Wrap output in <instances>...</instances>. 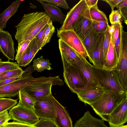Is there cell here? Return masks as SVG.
Returning a JSON list of instances; mask_svg holds the SVG:
<instances>
[{
  "instance_id": "obj_51",
  "label": "cell",
  "mask_w": 127,
  "mask_h": 127,
  "mask_svg": "<svg viewBox=\"0 0 127 127\" xmlns=\"http://www.w3.org/2000/svg\"><path fill=\"white\" fill-rule=\"evenodd\" d=\"M119 127H127V125H124Z\"/></svg>"
},
{
  "instance_id": "obj_19",
  "label": "cell",
  "mask_w": 127,
  "mask_h": 127,
  "mask_svg": "<svg viewBox=\"0 0 127 127\" xmlns=\"http://www.w3.org/2000/svg\"><path fill=\"white\" fill-rule=\"evenodd\" d=\"M74 127H109L106 125L102 119H99L93 116L88 111L83 115L77 120Z\"/></svg>"
},
{
  "instance_id": "obj_27",
  "label": "cell",
  "mask_w": 127,
  "mask_h": 127,
  "mask_svg": "<svg viewBox=\"0 0 127 127\" xmlns=\"http://www.w3.org/2000/svg\"><path fill=\"white\" fill-rule=\"evenodd\" d=\"M90 15L93 21L108 22V19L105 14L98 8L97 5L89 9Z\"/></svg>"
},
{
  "instance_id": "obj_38",
  "label": "cell",
  "mask_w": 127,
  "mask_h": 127,
  "mask_svg": "<svg viewBox=\"0 0 127 127\" xmlns=\"http://www.w3.org/2000/svg\"><path fill=\"white\" fill-rule=\"evenodd\" d=\"M108 28L104 32V38L103 43V55L105 61L111 36V35L108 32Z\"/></svg>"
},
{
  "instance_id": "obj_16",
  "label": "cell",
  "mask_w": 127,
  "mask_h": 127,
  "mask_svg": "<svg viewBox=\"0 0 127 127\" xmlns=\"http://www.w3.org/2000/svg\"><path fill=\"white\" fill-rule=\"evenodd\" d=\"M80 57V59L73 65L78 69L86 80L87 83L86 88L98 85L93 72L92 65L86 59Z\"/></svg>"
},
{
  "instance_id": "obj_28",
  "label": "cell",
  "mask_w": 127,
  "mask_h": 127,
  "mask_svg": "<svg viewBox=\"0 0 127 127\" xmlns=\"http://www.w3.org/2000/svg\"><path fill=\"white\" fill-rule=\"evenodd\" d=\"M55 32V27L50 19L47 25L40 48H42L50 41L52 36Z\"/></svg>"
},
{
  "instance_id": "obj_40",
  "label": "cell",
  "mask_w": 127,
  "mask_h": 127,
  "mask_svg": "<svg viewBox=\"0 0 127 127\" xmlns=\"http://www.w3.org/2000/svg\"><path fill=\"white\" fill-rule=\"evenodd\" d=\"M11 119V117L8 113L6 111L0 113V126L4 125L9 120Z\"/></svg>"
},
{
  "instance_id": "obj_7",
  "label": "cell",
  "mask_w": 127,
  "mask_h": 127,
  "mask_svg": "<svg viewBox=\"0 0 127 127\" xmlns=\"http://www.w3.org/2000/svg\"><path fill=\"white\" fill-rule=\"evenodd\" d=\"M57 36L79 56L86 59L88 57L82 41L73 30L60 31L57 29Z\"/></svg>"
},
{
  "instance_id": "obj_25",
  "label": "cell",
  "mask_w": 127,
  "mask_h": 127,
  "mask_svg": "<svg viewBox=\"0 0 127 127\" xmlns=\"http://www.w3.org/2000/svg\"><path fill=\"white\" fill-rule=\"evenodd\" d=\"M19 101L18 104L27 108L34 110L35 101L23 89L18 94Z\"/></svg>"
},
{
  "instance_id": "obj_15",
  "label": "cell",
  "mask_w": 127,
  "mask_h": 127,
  "mask_svg": "<svg viewBox=\"0 0 127 127\" xmlns=\"http://www.w3.org/2000/svg\"><path fill=\"white\" fill-rule=\"evenodd\" d=\"M53 85L48 83L34 84L28 86L23 89L36 102L51 94Z\"/></svg>"
},
{
  "instance_id": "obj_23",
  "label": "cell",
  "mask_w": 127,
  "mask_h": 127,
  "mask_svg": "<svg viewBox=\"0 0 127 127\" xmlns=\"http://www.w3.org/2000/svg\"><path fill=\"white\" fill-rule=\"evenodd\" d=\"M118 62V59L111 36L103 69L109 70L114 69L116 67Z\"/></svg>"
},
{
  "instance_id": "obj_18",
  "label": "cell",
  "mask_w": 127,
  "mask_h": 127,
  "mask_svg": "<svg viewBox=\"0 0 127 127\" xmlns=\"http://www.w3.org/2000/svg\"><path fill=\"white\" fill-rule=\"evenodd\" d=\"M92 20L90 17L89 9L74 27L73 30L82 41L92 28Z\"/></svg>"
},
{
  "instance_id": "obj_11",
  "label": "cell",
  "mask_w": 127,
  "mask_h": 127,
  "mask_svg": "<svg viewBox=\"0 0 127 127\" xmlns=\"http://www.w3.org/2000/svg\"><path fill=\"white\" fill-rule=\"evenodd\" d=\"M52 95L35 102L34 110L39 118L54 120V110Z\"/></svg>"
},
{
  "instance_id": "obj_10",
  "label": "cell",
  "mask_w": 127,
  "mask_h": 127,
  "mask_svg": "<svg viewBox=\"0 0 127 127\" xmlns=\"http://www.w3.org/2000/svg\"><path fill=\"white\" fill-rule=\"evenodd\" d=\"M103 120L108 122L109 127H119L127 122V95L110 114L104 117Z\"/></svg>"
},
{
  "instance_id": "obj_45",
  "label": "cell",
  "mask_w": 127,
  "mask_h": 127,
  "mask_svg": "<svg viewBox=\"0 0 127 127\" xmlns=\"http://www.w3.org/2000/svg\"><path fill=\"white\" fill-rule=\"evenodd\" d=\"M23 75V74H22ZM22 75H17L13 77L0 81V87L6 85L21 77Z\"/></svg>"
},
{
  "instance_id": "obj_50",
  "label": "cell",
  "mask_w": 127,
  "mask_h": 127,
  "mask_svg": "<svg viewBox=\"0 0 127 127\" xmlns=\"http://www.w3.org/2000/svg\"><path fill=\"white\" fill-rule=\"evenodd\" d=\"M108 31L111 35L113 34L115 30V27L114 24H111V26L109 25L108 27Z\"/></svg>"
},
{
  "instance_id": "obj_44",
  "label": "cell",
  "mask_w": 127,
  "mask_h": 127,
  "mask_svg": "<svg viewBox=\"0 0 127 127\" xmlns=\"http://www.w3.org/2000/svg\"><path fill=\"white\" fill-rule=\"evenodd\" d=\"M121 36V31L120 30L118 36L114 46L118 60L119 59L120 55Z\"/></svg>"
},
{
  "instance_id": "obj_48",
  "label": "cell",
  "mask_w": 127,
  "mask_h": 127,
  "mask_svg": "<svg viewBox=\"0 0 127 127\" xmlns=\"http://www.w3.org/2000/svg\"><path fill=\"white\" fill-rule=\"evenodd\" d=\"M89 9L91 7L97 5L98 0H85Z\"/></svg>"
},
{
  "instance_id": "obj_21",
  "label": "cell",
  "mask_w": 127,
  "mask_h": 127,
  "mask_svg": "<svg viewBox=\"0 0 127 127\" xmlns=\"http://www.w3.org/2000/svg\"><path fill=\"white\" fill-rule=\"evenodd\" d=\"M58 43L61 58L64 59L67 63L73 65L80 59V56H79L61 39H59Z\"/></svg>"
},
{
  "instance_id": "obj_24",
  "label": "cell",
  "mask_w": 127,
  "mask_h": 127,
  "mask_svg": "<svg viewBox=\"0 0 127 127\" xmlns=\"http://www.w3.org/2000/svg\"><path fill=\"white\" fill-rule=\"evenodd\" d=\"M98 33H95L92 28L82 41L87 53L92 50L98 37Z\"/></svg>"
},
{
  "instance_id": "obj_32",
  "label": "cell",
  "mask_w": 127,
  "mask_h": 127,
  "mask_svg": "<svg viewBox=\"0 0 127 127\" xmlns=\"http://www.w3.org/2000/svg\"><path fill=\"white\" fill-rule=\"evenodd\" d=\"M108 22L92 20V27L95 33L104 32L108 28Z\"/></svg>"
},
{
  "instance_id": "obj_41",
  "label": "cell",
  "mask_w": 127,
  "mask_h": 127,
  "mask_svg": "<svg viewBox=\"0 0 127 127\" xmlns=\"http://www.w3.org/2000/svg\"><path fill=\"white\" fill-rule=\"evenodd\" d=\"M47 24L39 32L36 38L38 44V49L39 50H41V46L42 43L43 37L46 28Z\"/></svg>"
},
{
  "instance_id": "obj_39",
  "label": "cell",
  "mask_w": 127,
  "mask_h": 127,
  "mask_svg": "<svg viewBox=\"0 0 127 127\" xmlns=\"http://www.w3.org/2000/svg\"><path fill=\"white\" fill-rule=\"evenodd\" d=\"M43 2H47L53 5L59 6L64 9H68L69 8V6L65 0H41Z\"/></svg>"
},
{
  "instance_id": "obj_3",
  "label": "cell",
  "mask_w": 127,
  "mask_h": 127,
  "mask_svg": "<svg viewBox=\"0 0 127 127\" xmlns=\"http://www.w3.org/2000/svg\"><path fill=\"white\" fill-rule=\"evenodd\" d=\"M127 95V93L121 94L113 91H107L89 105L103 120L104 117L110 114Z\"/></svg>"
},
{
  "instance_id": "obj_34",
  "label": "cell",
  "mask_w": 127,
  "mask_h": 127,
  "mask_svg": "<svg viewBox=\"0 0 127 127\" xmlns=\"http://www.w3.org/2000/svg\"><path fill=\"white\" fill-rule=\"evenodd\" d=\"M38 51V44L36 37L32 40L30 43L28 64L31 62Z\"/></svg>"
},
{
  "instance_id": "obj_4",
  "label": "cell",
  "mask_w": 127,
  "mask_h": 127,
  "mask_svg": "<svg viewBox=\"0 0 127 127\" xmlns=\"http://www.w3.org/2000/svg\"><path fill=\"white\" fill-rule=\"evenodd\" d=\"M93 65V72L98 84L120 94L127 93L121 84L114 69L107 70L97 68Z\"/></svg>"
},
{
  "instance_id": "obj_12",
  "label": "cell",
  "mask_w": 127,
  "mask_h": 127,
  "mask_svg": "<svg viewBox=\"0 0 127 127\" xmlns=\"http://www.w3.org/2000/svg\"><path fill=\"white\" fill-rule=\"evenodd\" d=\"M104 32L99 33L98 37L92 50L87 53L88 57L93 65L100 68H103L105 62L103 52Z\"/></svg>"
},
{
  "instance_id": "obj_1",
  "label": "cell",
  "mask_w": 127,
  "mask_h": 127,
  "mask_svg": "<svg viewBox=\"0 0 127 127\" xmlns=\"http://www.w3.org/2000/svg\"><path fill=\"white\" fill-rule=\"evenodd\" d=\"M50 19L45 12H36L24 14L15 27V37L18 43L32 40L49 22Z\"/></svg>"
},
{
  "instance_id": "obj_31",
  "label": "cell",
  "mask_w": 127,
  "mask_h": 127,
  "mask_svg": "<svg viewBox=\"0 0 127 127\" xmlns=\"http://www.w3.org/2000/svg\"><path fill=\"white\" fill-rule=\"evenodd\" d=\"M24 71L21 68L7 71L0 74V81L8 79L17 75H22Z\"/></svg>"
},
{
  "instance_id": "obj_17",
  "label": "cell",
  "mask_w": 127,
  "mask_h": 127,
  "mask_svg": "<svg viewBox=\"0 0 127 127\" xmlns=\"http://www.w3.org/2000/svg\"><path fill=\"white\" fill-rule=\"evenodd\" d=\"M0 50L8 60H14L15 53L14 42L8 31L0 30Z\"/></svg>"
},
{
  "instance_id": "obj_5",
  "label": "cell",
  "mask_w": 127,
  "mask_h": 127,
  "mask_svg": "<svg viewBox=\"0 0 127 127\" xmlns=\"http://www.w3.org/2000/svg\"><path fill=\"white\" fill-rule=\"evenodd\" d=\"M62 60L64 81L71 91L77 94L86 87L87 81L75 66L68 64L63 58Z\"/></svg>"
},
{
  "instance_id": "obj_54",
  "label": "cell",
  "mask_w": 127,
  "mask_h": 127,
  "mask_svg": "<svg viewBox=\"0 0 127 127\" xmlns=\"http://www.w3.org/2000/svg\"></svg>"
},
{
  "instance_id": "obj_43",
  "label": "cell",
  "mask_w": 127,
  "mask_h": 127,
  "mask_svg": "<svg viewBox=\"0 0 127 127\" xmlns=\"http://www.w3.org/2000/svg\"><path fill=\"white\" fill-rule=\"evenodd\" d=\"M4 127H35L33 126L28 125L13 121L11 122H7L4 125Z\"/></svg>"
},
{
  "instance_id": "obj_29",
  "label": "cell",
  "mask_w": 127,
  "mask_h": 127,
  "mask_svg": "<svg viewBox=\"0 0 127 127\" xmlns=\"http://www.w3.org/2000/svg\"><path fill=\"white\" fill-rule=\"evenodd\" d=\"M17 103V100L8 98H0V113L10 110Z\"/></svg>"
},
{
  "instance_id": "obj_42",
  "label": "cell",
  "mask_w": 127,
  "mask_h": 127,
  "mask_svg": "<svg viewBox=\"0 0 127 127\" xmlns=\"http://www.w3.org/2000/svg\"><path fill=\"white\" fill-rule=\"evenodd\" d=\"M121 24H122L120 23L114 24L115 27V30L114 33L111 35L112 42L114 46L118 36Z\"/></svg>"
},
{
  "instance_id": "obj_33",
  "label": "cell",
  "mask_w": 127,
  "mask_h": 127,
  "mask_svg": "<svg viewBox=\"0 0 127 127\" xmlns=\"http://www.w3.org/2000/svg\"><path fill=\"white\" fill-rule=\"evenodd\" d=\"M109 17L111 24L117 23L122 24V22L123 21L122 14L118 10L112 11Z\"/></svg>"
},
{
  "instance_id": "obj_36",
  "label": "cell",
  "mask_w": 127,
  "mask_h": 127,
  "mask_svg": "<svg viewBox=\"0 0 127 127\" xmlns=\"http://www.w3.org/2000/svg\"><path fill=\"white\" fill-rule=\"evenodd\" d=\"M31 41L27 40L18 43V46L15 60L17 61L31 43Z\"/></svg>"
},
{
  "instance_id": "obj_35",
  "label": "cell",
  "mask_w": 127,
  "mask_h": 127,
  "mask_svg": "<svg viewBox=\"0 0 127 127\" xmlns=\"http://www.w3.org/2000/svg\"><path fill=\"white\" fill-rule=\"evenodd\" d=\"M30 43L24 52L19 60L17 61L20 66L25 67L28 65Z\"/></svg>"
},
{
  "instance_id": "obj_22",
  "label": "cell",
  "mask_w": 127,
  "mask_h": 127,
  "mask_svg": "<svg viewBox=\"0 0 127 127\" xmlns=\"http://www.w3.org/2000/svg\"><path fill=\"white\" fill-rule=\"evenodd\" d=\"M24 0H17L12 2L11 4L4 10L0 14V29L3 30L6 27L7 21L18 11L19 7Z\"/></svg>"
},
{
  "instance_id": "obj_6",
  "label": "cell",
  "mask_w": 127,
  "mask_h": 127,
  "mask_svg": "<svg viewBox=\"0 0 127 127\" xmlns=\"http://www.w3.org/2000/svg\"><path fill=\"white\" fill-rule=\"evenodd\" d=\"M120 55L116 71L120 81L124 88L127 91V32L121 27Z\"/></svg>"
},
{
  "instance_id": "obj_14",
  "label": "cell",
  "mask_w": 127,
  "mask_h": 127,
  "mask_svg": "<svg viewBox=\"0 0 127 127\" xmlns=\"http://www.w3.org/2000/svg\"><path fill=\"white\" fill-rule=\"evenodd\" d=\"M108 90L98 84L86 88L76 94L79 100L85 104L89 105Z\"/></svg>"
},
{
  "instance_id": "obj_46",
  "label": "cell",
  "mask_w": 127,
  "mask_h": 127,
  "mask_svg": "<svg viewBox=\"0 0 127 127\" xmlns=\"http://www.w3.org/2000/svg\"><path fill=\"white\" fill-rule=\"evenodd\" d=\"M122 0H103L107 3L110 6L112 11L114 10V7H116L118 4Z\"/></svg>"
},
{
  "instance_id": "obj_13",
  "label": "cell",
  "mask_w": 127,
  "mask_h": 127,
  "mask_svg": "<svg viewBox=\"0 0 127 127\" xmlns=\"http://www.w3.org/2000/svg\"><path fill=\"white\" fill-rule=\"evenodd\" d=\"M54 110V121L58 127H73L72 122L67 111L52 95Z\"/></svg>"
},
{
  "instance_id": "obj_47",
  "label": "cell",
  "mask_w": 127,
  "mask_h": 127,
  "mask_svg": "<svg viewBox=\"0 0 127 127\" xmlns=\"http://www.w3.org/2000/svg\"><path fill=\"white\" fill-rule=\"evenodd\" d=\"M119 10L122 16L124 22L127 25V7L122 8Z\"/></svg>"
},
{
  "instance_id": "obj_9",
  "label": "cell",
  "mask_w": 127,
  "mask_h": 127,
  "mask_svg": "<svg viewBox=\"0 0 127 127\" xmlns=\"http://www.w3.org/2000/svg\"><path fill=\"white\" fill-rule=\"evenodd\" d=\"M11 119L25 124L33 126L39 120L34 110L18 104L10 109Z\"/></svg>"
},
{
  "instance_id": "obj_8",
  "label": "cell",
  "mask_w": 127,
  "mask_h": 127,
  "mask_svg": "<svg viewBox=\"0 0 127 127\" xmlns=\"http://www.w3.org/2000/svg\"><path fill=\"white\" fill-rule=\"evenodd\" d=\"M89 9L85 0H80L67 12L64 22L59 30H73L75 25Z\"/></svg>"
},
{
  "instance_id": "obj_53",
  "label": "cell",
  "mask_w": 127,
  "mask_h": 127,
  "mask_svg": "<svg viewBox=\"0 0 127 127\" xmlns=\"http://www.w3.org/2000/svg\"><path fill=\"white\" fill-rule=\"evenodd\" d=\"M1 59H0V62L1 61Z\"/></svg>"
},
{
  "instance_id": "obj_52",
  "label": "cell",
  "mask_w": 127,
  "mask_h": 127,
  "mask_svg": "<svg viewBox=\"0 0 127 127\" xmlns=\"http://www.w3.org/2000/svg\"><path fill=\"white\" fill-rule=\"evenodd\" d=\"M4 125H3L1 126H0V127H4Z\"/></svg>"
},
{
  "instance_id": "obj_37",
  "label": "cell",
  "mask_w": 127,
  "mask_h": 127,
  "mask_svg": "<svg viewBox=\"0 0 127 127\" xmlns=\"http://www.w3.org/2000/svg\"><path fill=\"white\" fill-rule=\"evenodd\" d=\"M35 127H58L53 120L40 119L33 126Z\"/></svg>"
},
{
  "instance_id": "obj_30",
  "label": "cell",
  "mask_w": 127,
  "mask_h": 127,
  "mask_svg": "<svg viewBox=\"0 0 127 127\" xmlns=\"http://www.w3.org/2000/svg\"><path fill=\"white\" fill-rule=\"evenodd\" d=\"M16 62H11L9 60L0 62V74L6 71L20 68Z\"/></svg>"
},
{
  "instance_id": "obj_2",
  "label": "cell",
  "mask_w": 127,
  "mask_h": 127,
  "mask_svg": "<svg viewBox=\"0 0 127 127\" xmlns=\"http://www.w3.org/2000/svg\"><path fill=\"white\" fill-rule=\"evenodd\" d=\"M57 76L33 77L31 72L23 74L19 78L4 85L0 87V98L13 97L18 95L19 92L27 86L32 85L44 83L56 85Z\"/></svg>"
},
{
  "instance_id": "obj_49",
  "label": "cell",
  "mask_w": 127,
  "mask_h": 127,
  "mask_svg": "<svg viewBox=\"0 0 127 127\" xmlns=\"http://www.w3.org/2000/svg\"><path fill=\"white\" fill-rule=\"evenodd\" d=\"M116 7L118 10L124 7H127V0H122L118 4Z\"/></svg>"
},
{
  "instance_id": "obj_20",
  "label": "cell",
  "mask_w": 127,
  "mask_h": 127,
  "mask_svg": "<svg viewBox=\"0 0 127 127\" xmlns=\"http://www.w3.org/2000/svg\"><path fill=\"white\" fill-rule=\"evenodd\" d=\"M37 0L42 5L45 9V12L52 21L58 22L61 24H63L66 15L63 13L60 8L48 3L45 2L41 0Z\"/></svg>"
},
{
  "instance_id": "obj_26",
  "label": "cell",
  "mask_w": 127,
  "mask_h": 127,
  "mask_svg": "<svg viewBox=\"0 0 127 127\" xmlns=\"http://www.w3.org/2000/svg\"><path fill=\"white\" fill-rule=\"evenodd\" d=\"M51 65L49 60L43 59L42 56L33 60L32 66L34 70L38 72H41L45 69L49 70L52 69V68L50 66Z\"/></svg>"
}]
</instances>
